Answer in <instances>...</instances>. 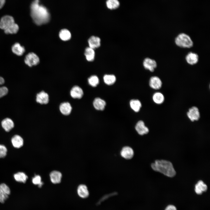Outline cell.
<instances>
[{
	"mask_svg": "<svg viewBox=\"0 0 210 210\" xmlns=\"http://www.w3.org/2000/svg\"><path fill=\"white\" fill-rule=\"evenodd\" d=\"M31 15L37 25L48 23L50 19V15L47 8L39 4V0H34L30 6Z\"/></svg>",
	"mask_w": 210,
	"mask_h": 210,
	"instance_id": "cell-1",
	"label": "cell"
},
{
	"mask_svg": "<svg viewBox=\"0 0 210 210\" xmlns=\"http://www.w3.org/2000/svg\"><path fill=\"white\" fill-rule=\"evenodd\" d=\"M152 169L154 171L160 172L169 177L174 176L176 171L172 163L165 160H157L151 164Z\"/></svg>",
	"mask_w": 210,
	"mask_h": 210,
	"instance_id": "cell-2",
	"label": "cell"
},
{
	"mask_svg": "<svg viewBox=\"0 0 210 210\" xmlns=\"http://www.w3.org/2000/svg\"><path fill=\"white\" fill-rule=\"evenodd\" d=\"M175 42L178 46L181 48H189L193 45V41L190 36L184 33L179 34L176 37Z\"/></svg>",
	"mask_w": 210,
	"mask_h": 210,
	"instance_id": "cell-3",
	"label": "cell"
},
{
	"mask_svg": "<svg viewBox=\"0 0 210 210\" xmlns=\"http://www.w3.org/2000/svg\"><path fill=\"white\" fill-rule=\"evenodd\" d=\"M25 63L30 67L38 64L39 62V59L35 53L32 52L29 53L25 56Z\"/></svg>",
	"mask_w": 210,
	"mask_h": 210,
	"instance_id": "cell-4",
	"label": "cell"
},
{
	"mask_svg": "<svg viewBox=\"0 0 210 210\" xmlns=\"http://www.w3.org/2000/svg\"><path fill=\"white\" fill-rule=\"evenodd\" d=\"M187 115L192 122L198 120L200 116L199 109L195 106H193L189 109L187 113Z\"/></svg>",
	"mask_w": 210,
	"mask_h": 210,
	"instance_id": "cell-5",
	"label": "cell"
},
{
	"mask_svg": "<svg viewBox=\"0 0 210 210\" xmlns=\"http://www.w3.org/2000/svg\"><path fill=\"white\" fill-rule=\"evenodd\" d=\"M14 23V19L12 16L9 15L4 16L0 20V28L4 30Z\"/></svg>",
	"mask_w": 210,
	"mask_h": 210,
	"instance_id": "cell-6",
	"label": "cell"
},
{
	"mask_svg": "<svg viewBox=\"0 0 210 210\" xmlns=\"http://www.w3.org/2000/svg\"><path fill=\"white\" fill-rule=\"evenodd\" d=\"M10 194L9 187L5 183L0 185V202L4 203Z\"/></svg>",
	"mask_w": 210,
	"mask_h": 210,
	"instance_id": "cell-7",
	"label": "cell"
},
{
	"mask_svg": "<svg viewBox=\"0 0 210 210\" xmlns=\"http://www.w3.org/2000/svg\"><path fill=\"white\" fill-rule=\"evenodd\" d=\"M143 65L146 69L153 72L157 67V64L154 60L147 57L144 60Z\"/></svg>",
	"mask_w": 210,
	"mask_h": 210,
	"instance_id": "cell-8",
	"label": "cell"
},
{
	"mask_svg": "<svg viewBox=\"0 0 210 210\" xmlns=\"http://www.w3.org/2000/svg\"><path fill=\"white\" fill-rule=\"evenodd\" d=\"M149 85L153 89L158 90L160 89L162 85V82L161 79L158 76L151 77L149 80Z\"/></svg>",
	"mask_w": 210,
	"mask_h": 210,
	"instance_id": "cell-9",
	"label": "cell"
},
{
	"mask_svg": "<svg viewBox=\"0 0 210 210\" xmlns=\"http://www.w3.org/2000/svg\"><path fill=\"white\" fill-rule=\"evenodd\" d=\"M135 128L138 133L141 135L147 134L149 131L148 128L146 126L144 122L142 120L139 121L137 123Z\"/></svg>",
	"mask_w": 210,
	"mask_h": 210,
	"instance_id": "cell-10",
	"label": "cell"
},
{
	"mask_svg": "<svg viewBox=\"0 0 210 210\" xmlns=\"http://www.w3.org/2000/svg\"><path fill=\"white\" fill-rule=\"evenodd\" d=\"M88 42L89 47L94 49L100 46L101 40L98 36H92L89 38Z\"/></svg>",
	"mask_w": 210,
	"mask_h": 210,
	"instance_id": "cell-11",
	"label": "cell"
},
{
	"mask_svg": "<svg viewBox=\"0 0 210 210\" xmlns=\"http://www.w3.org/2000/svg\"><path fill=\"white\" fill-rule=\"evenodd\" d=\"M134 152L132 149L129 146H125L123 148L120 155L122 157L126 159H131L133 156Z\"/></svg>",
	"mask_w": 210,
	"mask_h": 210,
	"instance_id": "cell-12",
	"label": "cell"
},
{
	"mask_svg": "<svg viewBox=\"0 0 210 210\" xmlns=\"http://www.w3.org/2000/svg\"><path fill=\"white\" fill-rule=\"evenodd\" d=\"M36 101L41 104H47L49 102V96L44 91L38 93L36 96Z\"/></svg>",
	"mask_w": 210,
	"mask_h": 210,
	"instance_id": "cell-13",
	"label": "cell"
},
{
	"mask_svg": "<svg viewBox=\"0 0 210 210\" xmlns=\"http://www.w3.org/2000/svg\"><path fill=\"white\" fill-rule=\"evenodd\" d=\"M186 60L188 64L191 65H194L198 62L199 56L196 53L190 52L186 55Z\"/></svg>",
	"mask_w": 210,
	"mask_h": 210,
	"instance_id": "cell-14",
	"label": "cell"
},
{
	"mask_svg": "<svg viewBox=\"0 0 210 210\" xmlns=\"http://www.w3.org/2000/svg\"><path fill=\"white\" fill-rule=\"evenodd\" d=\"M83 92L82 89L78 86L73 87L70 91V94L74 98L80 99L83 95Z\"/></svg>",
	"mask_w": 210,
	"mask_h": 210,
	"instance_id": "cell-15",
	"label": "cell"
},
{
	"mask_svg": "<svg viewBox=\"0 0 210 210\" xmlns=\"http://www.w3.org/2000/svg\"><path fill=\"white\" fill-rule=\"evenodd\" d=\"M1 125L3 128L7 132H9L14 126L13 121L9 118L3 119L1 121Z\"/></svg>",
	"mask_w": 210,
	"mask_h": 210,
	"instance_id": "cell-16",
	"label": "cell"
},
{
	"mask_svg": "<svg viewBox=\"0 0 210 210\" xmlns=\"http://www.w3.org/2000/svg\"><path fill=\"white\" fill-rule=\"evenodd\" d=\"M51 182L54 184H57L61 182L62 177L61 173L57 171H53L50 174Z\"/></svg>",
	"mask_w": 210,
	"mask_h": 210,
	"instance_id": "cell-17",
	"label": "cell"
},
{
	"mask_svg": "<svg viewBox=\"0 0 210 210\" xmlns=\"http://www.w3.org/2000/svg\"><path fill=\"white\" fill-rule=\"evenodd\" d=\"M78 194L80 197L85 198L87 197L89 195V192L87 186L84 184H80L77 188Z\"/></svg>",
	"mask_w": 210,
	"mask_h": 210,
	"instance_id": "cell-18",
	"label": "cell"
},
{
	"mask_svg": "<svg viewBox=\"0 0 210 210\" xmlns=\"http://www.w3.org/2000/svg\"><path fill=\"white\" fill-rule=\"evenodd\" d=\"M93 105L94 108L98 110L103 111L106 105V102L99 98L95 99L93 102Z\"/></svg>",
	"mask_w": 210,
	"mask_h": 210,
	"instance_id": "cell-19",
	"label": "cell"
},
{
	"mask_svg": "<svg viewBox=\"0 0 210 210\" xmlns=\"http://www.w3.org/2000/svg\"><path fill=\"white\" fill-rule=\"evenodd\" d=\"M60 110L62 114L65 115H68L71 113L72 110V107L69 102H63L60 105Z\"/></svg>",
	"mask_w": 210,
	"mask_h": 210,
	"instance_id": "cell-20",
	"label": "cell"
},
{
	"mask_svg": "<svg viewBox=\"0 0 210 210\" xmlns=\"http://www.w3.org/2000/svg\"><path fill=\"white\" fill-rule=\"evenodd\" d=\"M12 50L15 54L20 56L25 52V49L24 46H21L19 43H17L12 46Z\"/></svg>",
	"mask_w": 210,
	"mask_h": 210,
	"instance_id": "cell-21",
	"label": "cell"
},
{
	"mask_svg": "<svg viewBox=\"0 0 210 210\" xmlns=\"http://www.w3.org/2000/svg\"><path fill=\"white\" fill-rule=\"evenodd\" d=\"M11 142L13 146L16 148H19L23 145V139L20 136L16 135L13 136L11 139Z\"/></svg>",
	"mask_w": 210,
	"mask_h": 210,
	"instance_id": "cell-22",
	"label": "cell"
},
{
	"mask_svg": "<svg viewBox=\"0 0 210 210\" xmlns=\"http://www.w3.org/2000/svg\"><path fill=\"white\" fill-rule=\"evenodd\" d=\"M207 186L204 182L201 181H199L195 185V191L197 194H201L203 192H205L207 190Z\"/></svg>",
	"mask_w": 210,
	"mask_h": 210,
	"instance_id": "cell-23",
	"label": "cell"
},
{
	"mask_svg": "<svg viewBox=\"0 0 210 210\" xmlns=\"http://www.w3.org/2000/svg\"><path fill=\"white\" fill-rule=\"evenodd\" d=\"M164 99L163 94L159 92H155L152 96V99L153 102L158 105L162 104L164 101Z\"/></svg>",
	"mask_w": 210,
	"mask_h": 210,
	"instance_id": "cell-24",
	"label": "cell"
},
{
	"mask_svg": "<svg viewBox=\"0 0 210 210\" xmlns=\"http://www.w3.org/2000/svg\"><path fill=\"white\" fill-rule=\"evenodd\" d=\"M94 50L89 47L85 49L84 54L87 61L92 62L94 60L95 56Z\"/></svg>",
	"mask_w": 210,
	"mask_h": 210,
	"instance_id": "cell-25",
	"label": "cell"
},
{
	"mask_svg": "<svg viewBox=\"0 0 210 210\" xmlns=\"http://www.w3.org/2000/svg\"><path fill=\"white\" fill-rule=\"evenodd\" d=\"M130 104L131 108L135 112H139L141 107V104L138 99H133L131 100Z\"/></svg>",
	"mask_w": 210,
	"mask_h": 210,
	"instance_id": "cell-26",
	"label": "cell"
},
{
	"mask_svg": "<svg viewBox=\"0 0 210 210\" xmlns=\"http://www.w3.org/2000/svg\"><path fill=\"white\" fill-rule=\"evenodd\" d=\"M103 78L104 83L108 85L113 84L116 80V77L113 74H105Z\"/></svg>",
	"mask_w": 210,
	"mask_h": 210,
	"instance_id": "cell-27",
	"label": "cell"
},
{
	"mask_svg": "<svg viewBox=\"0 0 210 210\" xmlns=\"http://www.w3.org/2000/svg\"><path fill=\"white\" fill-rule=\"evenodd\" d=\"M59 36L60 38L64 41L69 40L71 36L70 32L66 29H62L59 32Z\"/></svg>",
	"mask_w": 210,
	"mask_h": 210,
	"instance_id": "cell-28",
	"label": "cell"
},
{
	"mask_svg": "<svg viewBox=\"0 0 210 210\" xmlns=\"http://www.w3.org/2000/svg\"><path fill=\"white\" fill-rule=\"evenodd\" d=\"M15 180L17 181L25 183L28 178L27 176L23 172H18L14 175Z\"/></svg>",
	"mask_w": 210,
	"mask_h": 210,
	"instance_id": "cell-29",
	"label": "cell"
},
{
	"mask_svg": "<svg viewBox=\"0 0 210 210\" xmlns=\"http://www.w3.org/2000/svg\"><path fill=\"white\" fill-rule=\"evenodd\" d=\"M19 27L18 25L14 23L8 28L4 30L6 34H15L18 31Z\"/></svg>",
	"mask_w": 210,
	"mask_h": 210,
	"instance_id": "cell-30",
	"label": "cell"
},
{
	"mask_svg": "<svg viewBox=\"0 0 210 210\" xmlns=\"http://www.w3.org/2000/svg\"><path fill=\"white\" fill-rule=\"evenodd\" d=\"M106 5L108 8L112 10L118 8L120 3L118 0H107L106 2Z\"/></svg>",
	"mask_w": 210,
	"mask_h": 210,
	"instance_id": "cell-31",
	"label": "cell"
},
{
	"mask_svg": "<svg viewBox=\"0 0 210 210\" xmlns=\"http://www.w3.org/2000/svg\"><path fill=\"white\" fill-rule=\"evenodd\" d=\"M5 82L4 78L0 76V85L3 84ZM8 92V89L5 86L0 87V98L6 95Z\"/></svg>",
	"mask_w": 210,
	"mask_h": 210,
	"instance_id": "cell-32",
	"label": "cell"
},
{
	"mask_svg": "<svg viewBox=\"0 0 210 210\" xmlns=\"http://www.w3.org/2000/svg\"><path fill=\"white\" fill-rule=\"evenodd\" d=\"M89 84L93 87H96L99 83V80L98 77L96 75H92L88 79Z\"/></svg>",
	"mask_w": 210,
	"mask_h": 210,
	"instance_id": "cell-33",
	"label": "cell"
},
{
	"mask_svg": "<svg viewBox=\"0 0 210 210\" xmlns=\"http://www.w3.org/2000/svg\"><path fill=\"white\" fill-rule=\"evenodd\" d=\"M33 183L36 185H38L39 188H41L43 184V183L41 181V177L39 175H36L32 178Z\"/></svg>",
	"mask_w": 210,
	"mask_h": 210,
	"instance_id": "cell-34",
	"label": "cell"
},
{
	"mask_svg": "<svg viewBox=\"0 0 210 210\" xmlns=\"http://www.w3.org/2000/svg\"><path fill=\"white\" fill-rule=\"evenodd\" d=\"M7 149L4 145L0 144V158H3L6 155Z\"/></svg>",
	"mask_w": 210,
	"mask_h": 210,
	"instance_id": "cell-35",
	"label": "cell"
},
{
	"mask_svg": "<svg viewBox=\"0 0 210 210\" xmlns=\"http://www.w3.org/2000/svg\"><path fill=\"white\" fill-rule=\"evenodd\" d=\"M165 210H177L176 207L173 205H169L165 208Z\"/></svg>",
	"mask_w": 210,
	"mask_h": 210,
	"instance_id": "cell-36",
	"label": "cell"
},
{
	"mask_svg": "<svg viewBox=\"0 0 210 210\" xmlns=\"http://www.w3.org/2000/svg\"><path fill=\"white\" fill-rule=\"evenodd\" d=\"M6 0H0V9L4 6Z\"/></svg>",
	"mask_w": 210,
	"mask_h": 210,
	"instance_id": "cell-37",
	"label": "cell"
}]
</instances>
